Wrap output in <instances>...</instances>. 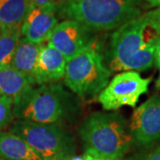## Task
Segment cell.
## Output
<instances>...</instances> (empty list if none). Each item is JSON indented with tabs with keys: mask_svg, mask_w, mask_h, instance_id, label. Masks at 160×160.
<instances>
[{
	"mask_svg": "<svg viewBox=\"0 0 160 160\" xmlns=\"http://www.w3.org/2000/svg\"><path fill=\"white\" fill-rule=\"evenodd\" d=\"M29 1L33 6H43L47 4H55L57 6H60L65 0H29Z\"/></svg>",
	"mask_w": 160,
	"mask_h": 160,
	"instance_id": "19",
	"label": "cell"
},
{
	"mask_svg": "<svg viewBox=\"0 0 160 160\" xmlns=\"http://www.w3.org/2000/svg\"><path fill=\"white\" fill-rule=\"evenodd\" d=\"M0 30H1V29H0Z\"/></svg>",
	"mask_w": 160,
	"mask_h": 160,
	"instance_id": "24",
	"label": "cell"
},
{
	"mask_svg": "<svg viewBox=\"0 0 160 160\" xmlns=\"http://www.w3.org/2000/svg\"><path fill=\"white\" fill-rule=\"evenodd\" d=\"M130 160H160V147L142 154L137 155Z\"/></svg>",
	"mask_w": 160,
	"mask_h": 160,
	"instance_id": "18",
	"label": "cell"
},
{
	"mask_svg": "<svg viewBox=\"0 0 160 160\" xmlns=\"http://www.w3.org/2000/svg\"><path fill=\"white\" fill-rule=\"evenodd\" d=\"M10 132L22 138L44 160H69L74 157V139L61 124L17 120Z\"/></svg>",
	"mask_w": 160,
	"mask_h": 160,
	"instance_id": "5",
	"label": "cell"
},
{
	"mask_svg": "<svg viewBox=\"0 0 160 160\" xmlns=\"http://www.w3.org/2000/svg\"><path fill=\"white\" fill-rule=\"evenodd\" d=\"M13 100L6 95L0 94V131L9 126L14 118L12 114Z\"/></svg>",
	"mask_w": 160,
	"mask_h": 160,
	"instance_id": "17",
	"label": "cell"
},
{
	"mask_svg": "<svg viewBox=\"0 0 160 160\" xmlns=\"http://www.w3.org/2000/svg\"><path fill=\"white\" fill-rule=\"evenodd\" d=\"M83 159L84 160H107L102 158H99L96 156H93V155L89 154L87 152H85V154L83 155Z\"/></svg>",
	"mask_w": 160,
	"mask_h": 160,
	"instance_id": "21",
	"label": "cell"
},
{
	"mask_svg": "<svg viewBox=\"0 0 160 160\" xmlns=\"http://www.w3.org/2000/svg\"><path fill=\"white\" fill-rule=\"evenodd\" d=\"M141 6V0H65L58 13L92 31H109L142 15Z\"/></svg>",
	"mask_w": 160,
	"mask_h": 160,
	"instance_id": "4",
	"label": "cell"
},
{
	"mask_svg": "<svg viewBox=\"0 0 160 160\" xmlns=\"http://www.w3.org/2000/svg\"><path fill=\"white\" fill-rule=\"evenodd\" d=\"M34 83L10 65H0V94L15 100Z\"/></svg>",
	"mask_w": 160,
	"mask_h": 160,
	"instance_id": "14",
	"label": "cell"
},
{
	"mask_svg": "<svg viewBox=\"0 0 160 160\" xmlns=\"http://www.w3.org/2000/svg\"><path fill=\"white\" fill-rule=\"evenodd\" d=\"M42 46L43 44L34 43L25 38H21L10 63V66L28 77L33 83L35 67Z\"/></svg>",
	"mask_w": 160,
	"mask_h": 160,
	"instance_id": "13",
	"label": "cell"
},
{
	"mask_svg": "<svg viewBox=\"0 0 160 160\" xmlns=\"http://www.w3.org/2000/svg\"><path fill=\"white\" fill-rule=\"evenodd\" d=\"M86 152L107 160H122L133 142L126 119L118 112H93L79 126Z\"/></svg>",
	"mask_w": 160,
	"mask_h": 160,
	"instance_id": "3",
	"label": "cell"
},
{
	"mask_svg": "<svg viewBox=\"0 0 160 160\" xmlns=\"http://www.w3.org/2000/svg\"><path fill=\"white\" fill-rule=\"evenodd\" d=\"M0 158L6 160H44L22 138L0 131Z\"/></svg>",
	"mask_w": 160,
	"mask_h": 160,
	"instance_id": "12",
	"label": "cell"
},
{
	"mask_svg": "<svg viewBox=\"0 0 160 160\" xmlns=\"http://www.w3.org/2000/svg\"><path fill=\"white\" fill-rule=\"evenodd\" d=\"M111 73L94 44L67 61L64 83L79 97H93L109 84Z\"/></svg>",
	"mask_w": 160,
	"mask_h": 160,
	"instance_id": "6",
	"label": "cell"
},
{
	"mask_svg": "<svg viewBox=\"0 0 160 160\" xmlns=\"http://www.w3.org/2000/svg\"><path fill=\"white\" fill-rule=\"evenodd\" d=\"M154 62L156 63L157 67L160 69V38L158 40V46H157V48H156V51H155Z\"/></svg>",
	"mask_w": 160,
	"mask_h": 160,
	"instance_id": "20",
	"label": "cell"
},
{
	"mask_svg": "<svg viewBox=\"0 0 160 160\" xmlns=\"http://www.w3.org/2000/svg\"><path fill=\"white\" fill-rule=\"evenodd\" d=\"M32 6L29 0H0V29L21 27Z\"/></svg>",
	"mask_w": 160,
	"mask_h": 160,
	"instance_id": "15",
	"label": "cell"
},
{
	"mask_svg": "<svg viewBox=\"0 0 160 160\" xmlns=\"http://www.w3.org/2000/svg\"><path fill=\"white\" fill-rule=\"evenodd\" d=\"M129 129L134 142L150 147L160 140V94H154L132 115Z\"/></svg>",
	"mask_w": 160,
	"mask_h": 160,
	"instance_id": "9",
	"label": "cell"
},
{
	"mask_svg": "<svg viewBox=\"0 0 160 160\" xmlns=\"http://www.w3.org/2000/svg\"><path fill=\"white\" fill-rule=\"evenodd\" d=\"M58 6L55 4L32 6L21 26L23 38L44 44L48 41L58 23Z\"/></svg>",
	"mask_w": 160,
	"mask_h": 160,
	"instance_id": "10",
	"label": "cell"
},
{
	"mask_svg": "<svg viewBox=\"0 0 160 160\" xmlns=\"http://www.w3.org/2000/svg\"><path fill=\"white\" fill-rule=\"evenodd\" d=\"M151 78H143L137 71L117 74L100 92L98 100L105 110H117L124 106L134 108L140 97L149 89Z\"/></svg>",
	"mask_w": 160,
	"mask_h": 160,
	"instance_id": "7",
	"label": "cell"
},
{
	"mask_svg": "<svg viewBox=\"0 0 160 160\" xmlns=\"http://www.w3.org/2000/svg\"><path fill=\"white\" fill-rule=\"evenodd\" d=\"M146 2H148L150 6L155 7V9H158L160 11V0H145Z\"/></svg>",
	"mask_w": 160,
	"mask_h": 160,
	"instance_id": "22",
	"label": "cell"
},
{
	"mask_svg": "<svg viewBox=\"0 0 160 160\" xmlns=\"http://www.w3.org/2000/svg\"><path fill=\"white\" fill-rule=\"evenodd\" d=\"M79 102L62 85L31 86L13 100L12 114L18 120L40 124H61L78 114Z\"/></svg>",
	"mask_w": 160,
	"mask_h": 160,
	"instance_id": "2",
	"label": "cell"
},
{
	"mask_svg": "<svg viewBox=\"0 0 160 160\" xmlns=\"http://www.w3.org/2000/svg\"><path fill=\"white\" fill-rule=\"evenodd\" d=\"M21 36V27L0 30V65H10Z\"/></svg>",
	"mask_w": 160,
	"mask_h": 160,
	"instance_id": "16",
	"label": "cell"
},
{
	"mask_svg": "<svg viewBox=\"0 0 160 160\" xmlns=\"http://www.w3.org/2000/svg\"><path fill=\"white\" fill-rule=\"evenodd\" d=\"M156 87L160 90V73H159V76H158V78L157 79V82H156Z\"/></svg>",
	"mask_w": 160,
	"mask_h": 160,
	"instance_id": "23",
	"label": "cell"
},
{
	"mask_svg": "<svg viewBox=\"0 0 160 160\" xmlns=\"http://www.w3.org/2000/svg\"><path fill=\"white\" fill-rule=\"evenodd\" d=\"M67 60L47 43L43 44L34 70L35 85L55 83L64 78Z\"/></svg>",
	"mask_w": 160,
	"mask_h": 160,
	"instance_id": "11",
	"label": "cell"
},
{
	"mask_svg": "<svg viewBox=\"0 0 160 160\" xmlns=\"http://www.w3.org/2000/svg\"><path fill=\"white\" fill-rule=\"evenodd\" d=\"M95 42L94 31L72 20L58 23L47 41L49 45L62 53L67 61L92 46Z\"/></svg>",
	"mask_w": 160,
	"mask_h": 160,
	"instance_id": "8",
	"label": "cell"
},
{
	"mask_svg": "<svg viewBox=\"0 0 160 160\" xmlns=\"http://www.w3.org/2000/svg\"><path fill=\"white\" fill-rule=\"evenodd\" d=\"M159 38L158 9L127 22L111 35L108 68L111 72L144 71L151 68Z\"/></svg>",
	"mask_w": 160,
	"mask_h": 160,
	"instance_id": "1",
	"label": "cell"
}]
</instances>
